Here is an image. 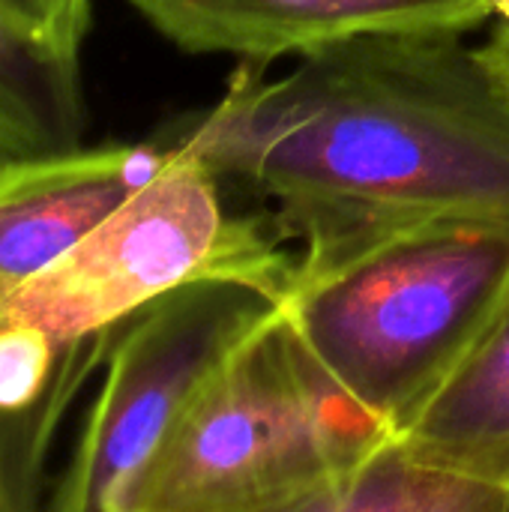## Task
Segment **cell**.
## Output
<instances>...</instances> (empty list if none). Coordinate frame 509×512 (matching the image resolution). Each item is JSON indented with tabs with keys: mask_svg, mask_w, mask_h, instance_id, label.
<instances>
[{
	"mask_svg": "<svg viewBox=\"0 0 509 512\" xmlns=\"http://www.w3.org/2000/svg\"><path fill=\"white\" fill-rule=\"evenodd\" d=\"M258 69L168 144L270 204L300 243L291 288L426 225L509 228V90L462 33H372Z\"/></svg>",
	"mask_w": 509,
	"mask_h": 512,
	"instance_id": "6da1fadb",
	"label": "cell"
},
{
	"mask_svg": "<svg viewBox=\"0 0 509 512\" xmlns=\"http://www.w3.org/2000/svg\"><path fill=\"white\" fill-rule=\"evenodd\" d=\"M509 300V228L399 234L285 297L306 348L393 435L444 390Z\"/></svg>",
	"mask_w": 509,
	"mask_h": 512,
	"instance_id": "7a4b0ae2",
	"label": "cell"
},
{
	"mask_svg": "<svg viewBox=\"0 0 509 512\" xmlns=\"http://www.w3.org/2000/svg\"><path fill=\"white\" fill-rule=\"evenodd\" d=\"M393 438L279 306L207 381L123 512L267 510L354 474Z\"/></svg>",
	"mask_w": 509,
	"mask_h": 512,
	"instance_id": "3957f363",
	"label": "cell"
},
{
	"mask_svg": "<svg viewBox=\"0 0 509 512\" xmlns=\"http://www.w3.org/2000/svg\"><path fill=\"white\" fill-rule=\"evenodd\" d=\"M165 147L168 162L150 183L0 309L63 345H81L210 273L249 276L288 297L294 261L258 222L222 210L219 180L198 156Z\"/></svg>",
	"mask_w": 509,
	"mask_h": 512,
	"instance_id": "277c9868",
	"label": "cell"
},
{
	"mask_svg": "<svg viewBox=\"0 0 509 512\" xmlns=\"http://www.w3.org/2000/svg\"><path fill=\"white\" fill-rule=\"evenodd\" d=\"M285 303L234 273L198 276L123 321L105 351L99 396L48 512H123L126 501L222 363Z\"/></svg>",
	"mask_w": 509,
	"mask_h": 512,
	"instance_id": "5b68a950",
	"label": "cell"
},
{
	"mask_svg": "<svg viewBox=\"0 0 509 512\" xmlns=\"http://www.w3.org/2000/svg\"><path fill=\"white\" fill-rule=\"evenodd\" d=\"M141 18L189 54H234L252 66L312 54L372 33H468L492 0H132Z\"/></svg>",
	"mask_w": 509,
	"mask_h": 512,
	"instance_id": "8992f818",
	"label": "cell"
},
{
	"mask_svg": "<svg viewBox=\"0 0 509 512\" xmlns=\"http://www.w3.org/2000/svg\"><path fill=\"white\" fill-rule=\"evenodd\" d=\"M165 162V144L0 156V300L60 261Z\"/></svg>",
	"mask_w": 509,
	"mask_h": 512,
	"instance_id": "52a82bcc",
	"label": "cell"
},
{
	"mask_svg": "<svg viewBox=\"0 0 509 512\" xmlns=\"http://www.w3.org/2000/svg\"><path fill=\"white\" fill-rule=\"evenodd\" d=\"M396 441L429 468L509 495V300L474 354Z\"/></svg>",
	"mask_w": 509,
	"mask_h": 512,
	"instance_id": "ba28073f",
	"label": "cell"
},
{
	"mask_svg": "<svg viewBox=\"0 0 509 512\" xmlns=\"http://www.w3.org/2000/svg\"><path fill=\"white\" fill-rule=\"evenodd\" d=\"M108 339L63 345L0 309V453L42 492L57 429L105 363Z\"/></svg>",
	"mask_w": 509,
	"mask_h": 512,
	"instance_id": "9c48e42d",
	"label": "cell"
},
{
	"mask_svg": "<svg viewBox=\"0 0 509 512\" xmlns=\"http://www.w3.org/2000/svg\"><path fill=\"white\" fill-rule=\"evenodd\" d=\"M87 129L81 51L0 0V156L75 150Z\"/></svg>",
	"mask_w": 509,
	"mask_h": 512,
	"instance_id": "30bf717a",
	"label": "cell"
},
{
	"mask_svg": "<svg viewBox=\"0 0 509 512\" xmlns=\"http://www.w3.org/2000/svg\"><path fill=\"white\" fill-rule=\"evenodd\" d=\"M255 512H509V495L411 459L393 438L354 474Z\"/></svg>",
	"mask_w": 509,
	"mask_h": 512,
	"instance_id": "8fae6325",
	"label": "cell"
},
{
	"mask_svg": "<svg viewBox=\"0 0 509 512\" xmlns=\"http://www.w3.org/2000/svg\"><path fill=\"white\" fill-rule=\"evenodd\" d=\"M33 27L81 51V42L90 30V0H9Z\"/></svg>",
	"mask_w": 509,
	"mask_h": 512,
	"instance_id": "7c38bea8",
	"label": "cell"
},
{
	"mask_svg": "<svg viewBox=\"0 0 509 512\" xmlns=\"http://www.w3.org/2000/svg\"><path fill=\"white\" fill-rule=\"evenodd\" d=\"M0 512H48L45 492L30 486L0 453Z\"/></svg>",
	"mask_w": 509,
	"mask_h": 512,
	"instance_id": "4fadbf2b",
	"label": "cell"
},
{
	"mask_svg": "<svg viewBox=\"0 0 509 512\" xmlns=\"http://www.w3.org/2000/svg\"><path fill=\"white\" fill-rule=\"evenodd\" d=\"M480 54L489 63V69L498 75V81L509 90V24L495 27V33L486 39V45H480Z\"/></svg>",
	"mask_w": 509,
	"mask_h": 512,
	"instance_id": "5bb4252c",
	"label": "cell"
},
{
	"mask_svg": "<svg viewBox=\"0 0 509 512\" xmlns=\"http://www.w3.org/2000/svg\"><path fill=\"white\" fill-rule=\"evenodd\" d=\"M495 15L501 18V24H509V0H492Z\"/></svg>",
	"mask_w": 509,
	"mask_h": 512,
	"instance_id": "9a60e30c",
	"label": "cell"
}]
</instances>
